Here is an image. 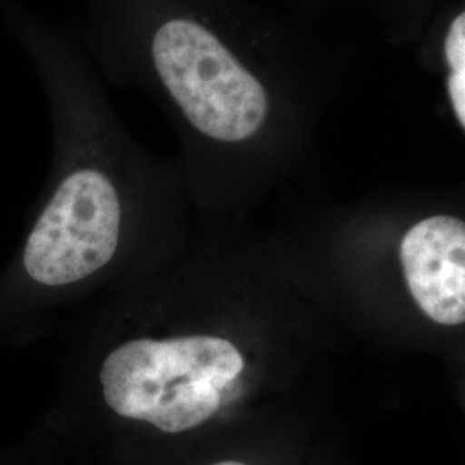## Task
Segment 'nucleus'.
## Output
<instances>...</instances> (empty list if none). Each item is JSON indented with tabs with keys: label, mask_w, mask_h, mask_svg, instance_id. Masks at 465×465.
Instances as JSON below:
<instances>
[{
	"label": "nucleus",
	"mask_w": 465,
	"mask_h": 465,
	"mask_svg": "<svg viewBox=\"0 0 465 465\" xmlns=\"http://www.w3.org/2000/svg\"><path fill=\"white\" fill-rule=\"evenodd\" d=\"M243 367V355L224 338H142L107 355L100 384L107 405L119 416L182 432L216 414Z\"/></svg>",
	"instance_id": "f257e3e1"
},
{
	"label": "nucleus",
	"mask_w": 465,
	"mask_h": 465,
	"mask_svg": "<svg viewBox=\"0 0 465 465\" xmlns=\"http://www.w3.org/2000/svg\"><path fill=\"white\" fill-rule=\"evenodd\" d=\"M150 57L169 97L203 136L234 143L261 130L264 86L205 25L169 17L152 35Z\"/></svg>",
	"instance_id": "f03ea898"
},
{
	"label": "nucleus",
	"mask_w": 465,
	"mask_h": 465,
	"mask_svg": "<svg viewBox=\"0 0 465 465\" xmlns=\"http://www.w3.org/2000/svg\"><path fill=\"white\" fill-rule=\"evenodd\" d=\"M400 261L419 309L438 324L465 322V221L428 217L403 236Z\"/></svg>",
	"instance_id": "20e7f679"
},
{
	"label": "nucleus",
	"mask_w": 465,
	"mask_h": 465,
	"mask_svg": "<svg viewBox=\"0 0 465 465\" xmlns=\"http://www.w3.org/2000/svg\"><path fill=\"white\" fill-rule=\"evenodd\" d=\"M445 54L450 66V100L465 130V13L450 26Z\"/></svg>",
	"instance_id": "39448f33"
},
{
	"label": "nucleus",
	"mask_w": 465,
	"mask_h": 465,
	"mask_svg": "<svg viewBox=\"0 0 465 465\" xmlns=\"http://www.w3.org/2000/svg\"><path fill=\"white\" fill-rule=\"evenodd\" d=\"M121 203L113 182L92 167L59 183L28 236L23 266L34 282L66 286L82 282L114 257Z\"/></svg>",
	"instance_id": "7ed1b4c3"
},
{
	"label": "nucleus",
	"mask_w": 465,
	"mask_h": 465,
	"mask_svg": "<svg viewBox=\"0 0 465 465\" xmlns=\"http://www.w3.org/2000/svg\"><path fill=\"white\" fill-rule=\"evenodd\" d=\"M214 465H245L242 464V462H232V460H228V462H219V464Z\"/></svg>",
	"instance_id": "423d86ee"
}]
</instances>
